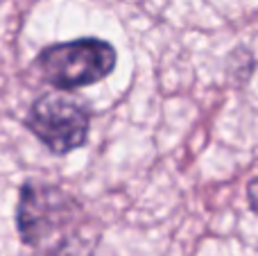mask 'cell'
<instances>
[{
    "instance_id": "277c9868",
    "label": "cell",
    "mask_w": 258,
    "mask_h": 256,
    "mask_svg": "<svg viewBox=\"0 0 258 256\" xmlns=\"http://www.w3.org/2000/svg\"><path fill=\"white\" fill-rule=\"evenodd\" d=\"M45 256H93V243L82 236H66L50 247Z\"/></svg>"
},
{
    "instance_id": "5b68a950",
    "label": "cell",
    "mask_w": 258,
    "mask_h": 256,
    "mask_svg": "<svg viewBox=\"0 0 258 256\" xmlns=\"http://www.w3.org/2000/svg\"><path fill=\"white\" fill-rule=\"evenodd\" d=\"M247 200H249L251 211L258 216V177H256V179H251L249 186H247Z\"/></svg>"
},
{
    "instance_id": "3957f363",
    "label": "cell",
    "mask_w": 258,
    "mask_h": 256,
    "mask_svg": "<svg viewBox=\"0 0 258 256\" xmlns=\"http://www.w3.org/2000/svg\"><path fill=\"white\" fill-rule=\"evenodd\" d=\"M25 125L50 152L68 154L89 139L91 111L73 98L48 93L30 107Z\"/></svg>"
},
{
    "instance_id": "7a4b0ae2",
    "label": "cell",
    "mask_w": 258,
    "mask_h": 256,
    "mask_svg": "<svg viewBox=\"0 0 258 256\" xmlns=\"http://www.w3.org/2000/svg\"><path fill=\"white\" fill-rule=\"evenodd\" d=\"M82 216V207L73 195L52 184L25 181L16 207L18 236L25 245L39 247L54 231L66 229Z\"/></svg>"
},
{
    "instance_id": "6da1fadb",
    "label": "cell",
    "mask_w": 258,
    "mask_h": 256,
    "mask_svg": "<svg viewBox=\"0 0 258 256\" xmlns=\"http://www.w3.org/2000/svg\"><path fill=\"white\" fill-rule=\"evenodd\" d=\"M116 61V48L109 41L86 36L43 48L36 57V68L50 86L59 91H75L111 75Z\"/></svg>"
}]
</instances>
